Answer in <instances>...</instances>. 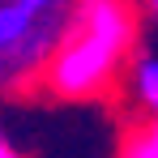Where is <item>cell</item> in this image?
Wrapping results in <instances>:
<instances>
[{
	"label": "cell",
	"instance_id": "obj_4",
	"mask_svg": "<svg viewBox=\"0 0 158 158\" xmlns=\"http://www.w3.org/2000/svg\"><path fill=\"white\" fill-rule=\"evenodd\" d=\"M128 158H158V124H150L145 132H137V137H132Z\"/></svg>",
	"mask_w": 158,
	"mask_h": 158
},
{
	"label": "cell",
	"instance_id": "obj_2",
	"mask_svg": "<svg viewBox=\"0 0 158 158\" xmlns=\"http://www.w3.org/2000/svg\"><path fill=\"white\" fill-rule=\"evenodd\" d=\"M47 9H52V0H9L0 13V47L13 52L22 43V34L39 22V13H47Z\"/></svg>",
	"mask_w": 158,
	"mask_h": 158
},
{
	"label": "cell",
	"instance_id": "obj_3",
	"mask_svg": "<svg viewBox=\"0 0 158 158\" xmlns=\"http://www.w3.org/2000/svg\"><path fill=\"white\" fill-rule=\"evenodd\" d=\"M132 81H137V94H141V103H145V107L158 115V56H154V60H141Z\"/></svg>",
	"mask_w": 158,
	"mask_h": 158
},
{
	"label": "cell",
	"instance_id": "obj_6",
	"mask_svg": "<svg viewBox=\"0 0 158 158\" xmlns=\"http://www.w3.org/2000/svg\"><path fill=\"white\" fill-rule=\"evenodd\" d=\"M150 4H154V13H158V0H150Z\"/></svg>",
	"mask_w": 158,
	"mask_h": 158
},
{
	"label": "cell",
	"instance_id": "obj_1",
	"mask_svg": "<svg viewBox=\"0 0 158 158\" xmlns=\"http://www.w3.org/2000/svg\"><path fill=\"white\" fill-rule=\"evenodd\" d=\"M128 34H132V22L115 0H90L77 34L52 64V85L60 94H90L120 64Z\"/></svg>",
	"mask_w": 158,
	"mask_h": 158
},
{
	"label": "cell",
	"instance_id": "obj_5",
	"mask_svg": "<svg viewBox=\"0 0 158 158\" xmlns=\"http://www.w3.org/2000/svg\"><path fill=\"white\" fill-rule=\"evenodd\" d=\"M0 158H13V150H9V145H4V154H0Z\"/></svg>",
	"mask_w": 158,
	"mask_h": 158
}]
</instances>
